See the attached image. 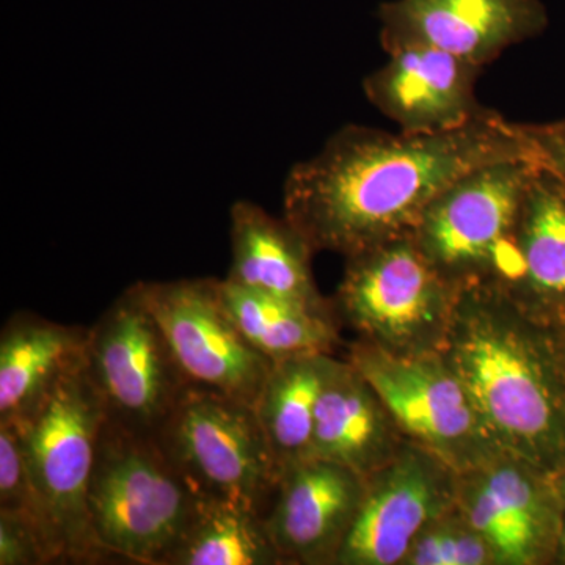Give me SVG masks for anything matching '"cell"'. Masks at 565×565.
<instances>
[{
	"mask_svg": "<svg viewBox=\"0 0 565 565\" xmlns=\"http://www.w3.org/2000/svg\"><path fill=\"white\" fill-rule=\"evenodd\" d=\"M534 154L522 122L486 109L440 134L348 125L282 185V215L315 252L344 258L411 236L429 204L479 167Z\"/></svg>",
	"mask_w": 565,
	"mask_h": 565,
	"instance_id": "obj_1",
	"label": "cell"
},
{
	"mask_svg": "<svg viewBox=\"0 0 565 565\" xmlns=\"http://www.w3.org/2000/svg\"><path fill=\"white\" fill-rule=\"evenodd\" d=\"M534 315L501 286H459L441 355L504 455L565 475V371Z\"/></svg>",
	"mask_w": 565,
	"mask_h": 565,
	"instance_id": "obj_2",
	"label": "cell"
},
{
	"mask_svg": "<svg viewBox=\"0 0 565 565\" xmlns=\"http://www.w3.org/2000/svg\"><path fill=\"white\" fill-rule=\"evenodd\" d=\"M200 500L158 438L106 416L88 486V519L107 559L166 565Z\"/></svg>",
	"mask_w": 565,
	"mask_h": 565,
	"instance_id": "obj_3",
	"label": "cell"
},
{
	"mask_svg": "<svg viewBox=\"0 0 565 565\" xmlns=\"http://www.w3.org/2000/svg\"><path fill=\"white\" fill-rule=\"evenodd\" d=\"M539 166L531 154L479 167L429 204L412 236L438 273L456 286L492 282L509 288L515 274L516 228Z\"/></svg>",
	"mask_w": 565,
	"mask_h": 565,
	"instance_id": "obj_4",
	"label": "cell"
},
{
	"mask_svg": "<svg viewBox=\"0 0 565 565\" xmlns=\"http://www.w3.org/2000/svg\"><path fill=\"white\" fill-rule=\"evenodd\" d=\"M457 291L411 234L345 258L333 305L367 343L403 355L440 352Z\"/></svg>",
	"mask_w": 565,
	"mask_h": 565,
	"instance_id": "obj_5",
	"label": "cell"
},
{
	"mask_svg": "<svg viewBox=\"0 0 565 565\" xmlns=\"http://www.w3.org/2000/svg\"><path fill=\"white\" fill-rule=\"evenodd\" d=\"M104 419L102 396L84 362L63 375L31 416L17 422L33 484L73 564L107 561L88 519V486Z\"/></svg>",
	"mask_w": 565,
	"mask_h": 565,
	"instance_id": "obj_6",
	"label": "cell"
},
{
	"mask_svg": "<svg viewBox=\"0 0 565 565\" xmlns=\"http://www.w3.org/2000/svg\"><path fill=\"white\" fill-rule=\"evenodd\" d=\"M156 438L200 497L266 516L281 470L253 405L189 386Z\"/></svg>",
	"mask_w": 565,
	"mask_h": 565,
	"instance_id": "obj_7",
	"label": "cell"
},
{
	"mask_svg": "<svg viewBox=\"0 0 565 565\" xmlns=\"http://www.w3.org/2000/svg\"><path fill=\"white\" fill-rule=\"evenodd\" d=\"M348 360L384 401L405 440L457 475L503 455L440 352L403 355L362 340Z\"/></svg>",
	"mask_w": 565,
	"mask_h": 565,
	"instance_id": "obj_8",
	"label": "cell"
},
{
	"mask_svg": "<svg viewBox=\"0 0 565 565\" xmlns=\"http://www.w3.org/2000/svg\"><path fill=\"white\" fill-rule=\"evenodd\" d=\"M88 375L110 422L158 437L189 382L145 302L129 286L88 330Z\"/></svg>",
	"mask_w": 565,
	"mask_h": 565,
	"instance_id": "obj_9",
	"label": "cell"
},
{
	"mask_svg": "<svg viewBox=\"0 0 565 565\" xmlns=\"http://www.w3.org/2000/svg\"><path fill=\"white\" fill-rule=\"evenodd\" d=\"M140 288L189 385L255 407L274 362L237 329L218 280L140 281Z\"/></svg>",
	"mask_w": 565,
	"mask_h": 565,
	"instance_id": "obj_10",
	"label": "cell"
},
{
	"mask_svg": "<svg viewBox=\"0 0 565 565\" xmlns=\"http://www.w3.org/2000/svg\"><path fill=\"white\" fill-rule=\"evenodd\" d=\"M559 476L511 455L457 478V508L482 535L498 565L545 563L559 548Z\"/></svg>",
	"mask_w": 565,
	"mask_h": 565,
	"instance_id": "obj_11",
	"label": "cell"
},
{
	"mask_svg": "<svg viewBox=\"0 0 565 565\" xmlns=\"http://www.w3.org/2000/svg\"><path fill=\"white\" fill-rule=\"evenodd\" d=\"M459 475L411 441L364 479V493L337 565H403L416 537L457 500Z\"/></svg>",
	"mask_w": 565,
	"mask_h": 565,
	"instance_id": "obj_12",
	"label": "cell"
},
{
	"mask_svg": "<svg viewBox=\"0 0 565 565\" xmlns=\"http://www.w3.org/2000/svg\"><path fill=\"white\" fill-rule=\"evenodd\" d=\"M377 18L386 54L434 47L482 68L548 25L541 0H390Z\"/></svg>",
	"mask_w": 565,
	"mask_h": 565,
	"instance_id": "obj_13",
	"label": "cell"
},
{
	"mask_svg": "<svg viewBox=\"0 0 565 565\" xmlns=\"http://www.w3.org/2000/svg\"><path fill=\"white\" fill-rule=\"evenodd\" d=\"M482 70L446 51L405 47L364 77L363 93L401 132L455 131L486 110L476 96Z\"/></svg>",
	"mask_w": 565,
	"mask_h": 565,
	"instance_id": "obj_14",
	"label": "cell"
},
{
	"mask_svg": "<svg viewBox=\"0 0 565 565\" xmlns=\"http://www.w3.org/2000/svg\"><path fill=\"white\" fill-rule=\"evenodd\" d=\"M366 481L343 465L305 459L282 468L266 514L285 564L337 563Z\"/></svg>",
	"mask_w": 565,
	"mask_h": 565,
	"instance_id": "obj_15",
	"label": "cell"
},
{
	"mask_svg": "<svg viewBox=\"0 0 565 565\" xmlns=\"http://www.w3.org/2000/svg\"><path fill=\"white\" fill-rule=\"evenodd\" d=\"M405 441L373 385L349 360L337 359L316 407L307 459L343 465L367 479L384 468Z\"/></svg>",
	"mask_w": 565,
	"mask_h": 565,
	"instance_id": "obj_16",
	"label": "cell"
},
{
	"mask_svg": "<svg viewBox=\"0 0 565 565\" xmlns=\"http://www.w3.org/2000/svg\"><path fill=\"white\" fill-rule=\"evenodd\" d=\"M88 330L14 313L0 334V422H21L87 359Z\"/></svg>",
	"mask_w": 565,
	"mask_h": 565,
	"instance_id": "obj_17",
	"label": "cell"
},
{
	"mask_svg": "<svg viewBox=\"0 0 565 565\" xmlns=\"http://www.w3.org/2000/svg\"><path fill=\"white\" fill-rule=\"evenodd\" d=\"M232 267L226 280L313 307H330L316 288L315 250L291 222L239 200L232 206Z\"/></svg>",
	"mask_w": 565,
	"mask_h": 565,
	"instance_id": "obj_18",
	"label": "cell"
},
{
	"mask_svg": "<svg viewBox=\"0 0 565 565\" xmlns=\"http://www.w3.org/2000/svg\"><path fill=\"white\" fill-rule=\"evenodd\" d=\"M515 248L514 280L505 291L535 318L565 315V182L542 163L526 191Z\"/></svg>",
	"mask_w": 565,
	"mask_h": 565,
	"instance_id": "obj_19",
	"label": "cell"
},
{
	"mask_svg": "<svg viewBox=\"0 0 565 565\" xmlns=\"http://www.w3.org/2000/svg\"><path fill=\"white\" fill-rule=\"evenodd\" d=\"M334 362L329 352L274 360L255 411L281 471L310 452L316 407Z\"/></svg>",
	"mask_w": 565,
	"mask_h": 565,
	"instance_id": "obj_20",
	"label": "cell"
},
{
	"mask_svg": "<svg viewBox=\"0 0 565 565\" xmlns=\"http://www.w3.org/2000/svg\"><path fill=\"white\" fill-rule=\"evenodd\" d=\"M218 291L245 340L273 362L297 353H332L337 344L334 305L313 307L226 278L218 280Z\"/></svg>",
	"mask_w": 565,
	"mask_h": 565,
	"instance_id": "obj_21",
	"label": "cell"
},
{
	"mask_svg": "<svg viewBox=\"0 0 565 565\" xmlns=\"http://www.w3.org/2000/svg\"><path fill=\"white\" fill-rule=\"evenodd\" d=\"M266 516L230 501L203 498L166 565H278Z\"/></svg>",
	"mask_w": 565,
	"mask_h": 565,
	"instance_id": "obj_22",
	"label": "cell"
},
{
	"mask_svg": "<svg viewBox=\"0 0 565 565\" xmlns=\"http://www.w3.org/2000/svg\"><path fill=\"white\" fill-rule=\"evenodd\" d=\"M0 511L20 515L40 534L51 563H68L65 542L33 484L20 424L0 422Z\"/></svg>",
	"mask_w": 565,
	"mask_h": 565,
	"instance_id": "obj_23",
	"label": "cell"
},
{
	"mask_svg": "<svg viewBox=\"0 0 565 565\" xmlns=\"http://www.w3.org/2000/svg\"><path fill=\"white\" fill-rule=\"evenodd\" d=\"M403 565H497V561L455 504L416 537Z\"/></svg>",
	"mask_w": 565,
	"mask_h": 565,
	"instance_id": "obj_24",
	"label": "cell"
},
{
	"mask_svg": "<svg viewBox=\"0 0 565 565\" xmlns=\"http://www.w3.org/2000/svg\"><path fill=\"white\" fill-rule=\"evenodd\" d=\"M52 564L40 534L20 515L0 511V565Z\"/></svg>",
	"mask_w": 565,
	"mask_h": 565,
	"instance_id": "obj_25",
	"label": "cell"
},
{
	"mask_svg": "<svg viewBox=\"0 0 565 565\" xmlns=\"http://www.w3.org/2000/svg\"><path fill=\"white\" fill-rule=\"evenodd\" d=\"M537 161L565 182V118L550 122H522Z\"/></svg>",
	"mask_w": 565,
	"mask_h": 565,
	"instance_id": "obj_26",
	"label": "cell"
},
{
	"mask_svg": "<svg viewBox=\"0 0 565 565\" xmlns=\"http://www.w3.org/2000/svg\"><path fill=\"white\" fill-rule=\"evenodd\" d=\"M557 484H559L561 498H563V525H561L559 548H557V553L565 559V475L557 478Z\"/></svg>",
	"mask_w": 565,
	"mask_h": 565,
	"instance_id": "obj_27",
	"label": "cell"
},
{
	"mask_svg": "<svg viewBox=\"0 0 565 565\" xmlns=\"http://www.w3.org/2000/svg\"><path fill=\"white\" fill-rule=\"evenodd\" d=\"M563 316H565V315H563ZM563 362L565 364V333H564V338H563ZM564 371H565V367H564Z\"/></svg>",
	"mask_w": 565,
	"mask_h": 565,
	"instance_id": "obj_28",
	"label": "cell"
}]
</instances>
